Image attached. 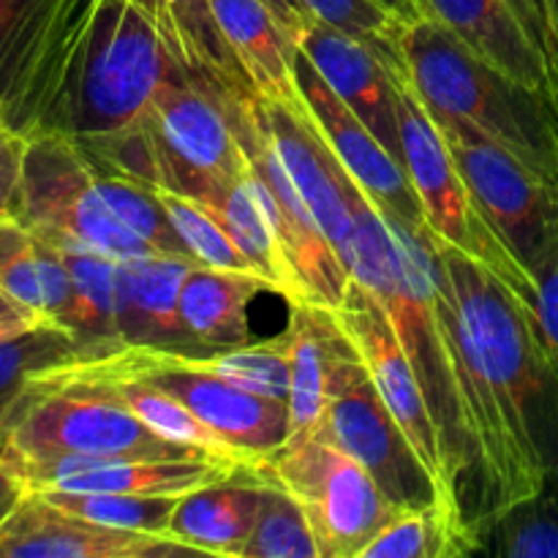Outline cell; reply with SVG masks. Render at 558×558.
Segmentation results:
<instances>
[{
	"label": "cell",
	"mask_w": 558,
	"mask_h": 558,
	"mask_svg": "<svg viewBox=\"0 0 558 558\" xmlns=\"http://www.w3.org/2000/svg\"><path fill=\"white\" fill-rule=\"evenodd\" d=\"M90 349L31 379L0 420V461L22 463L58 456L205 458L169 445L142 425L112 385V352Z\"/></svg>",
	"instance_id": "277c9868"
},
{
	"label": "cell",
	"mask_w": 558,
	"mask_h": 558,
	"mask_svg": "<svg viewBox=\"0 0 558 558\" xmlns=\"http://www.w3.org/2000/svg\"><path fill=\"white\" fill-rule=\"evenodd\" d=\"M256 96L303 112L294 33L262 0H207Z\"/></svg>",
	"instance_id": "44dd1931"
},
{
	"label": "cell",
	"mask_w": 558,
	"mask_h": 558,
	"mask_svg": "<svg viewBox=\"0 0 558 558\" xmlns=\"http://www.w3.org/2000/svg\"><path fill=\"white\" fill-rule=\"evenodd\" d=\"M60 510L109 529L163 534L183 496H129V494H63V490H36Z\"/></svg>",
	"instance_id": "836d02e7"
},
{
	"label": "cell",
	"mask_w": 558,
	"mask_h": 558,
	"mask_svg": "<svg viewBox=\"0 0 558 558\" xmlns=\"http://www.w3.org/2000/svg\"><path fill=\"white\" fill-rule=\"evenodd\" d=\"M22 494H25V485H22L20 480H16V474L0 461V523H3V518L14 510L16 501L22 499Z\"/></svg>",
	"instance_id": "7bdbcfd3"
},
{
	"label": "cell",
	"mask_w": 558,
	"mask_h": 558,
	"mask_svg": "<svg viewBox=\"0 0 558 558\" xmlns=\"http://www.w3.org/2000/svg\"><path fill=\"white\" fill-rule=\"evenodd\" d=\"M196 550L163 534L109 529L60 510L36 490L0 523V558H180Z\"/></svg>",
	"instance_id": "2e32d148"
},
{
	"label": "cell",
	"mask_w": 558,
	"mask_h": 558,
	"mask_svg": "<svg viewBox=\"0 0 558 558\" xmlns=\"http://www.w3.org/2000/svg\"><path fill=\"white\" fill-rule=\"evenodd\" d=\"M38 0H0V107L5 101Z\"/></svg>",
	"instance_id": "74e56055"
},
{
	"label": "cell",
	"mask_w": 558,
	"mask_h": 558,
	"mask_svg": "<svg viewBox=\"0 0 558 558\" xmlns=\"http://www.w3.org/2000/svg\"><path fill=\"white\" fill-rule=\"evenodd\" d=\"M98 169L216 202L248 172V158L216 90L174 71L129 134L85 153Z\"/></svg>",
	"instance_id": "5b68a950"
},
{
	"label": "cell",
	"mask_w": 558,
	"mask_h": 558,
	"mask_svg": "<svg viewBox=\"0 0 558 558\" xmlns=\"http://www.w3.org/2000/svg\"><path fill=\"white\" fill-rule=\"evenodd\" d=\"M109 347V343H104ZM98 347H85L74 338L69 327L60 322H41L33 330L20 332L14 338L0 341V420L11 409V403L22 396L31 379L52 365L74 360L80 354Z\"/></svg>",
	"instance_id": "1f68e13d"
},
{
	"label": "cell",
	"mask_w": 558,
	"mask_h": 558,
	"mask_svg": "<svg viewBox=\"0 0 558 558\" xmlns=\"http://www.w3.org/2000/svg\"><path fill=\"white\" fill-rule=\"evenodd\" d=\"M401 54L425 107L466 120L558 194V112L543 93L490 65L430 14L407 20Z\"/></svg>",
	"instance_id": "3957f363"
},
{
	"label": "cell",
	"mask_w": 558,
	"mask_h": 558,
	"mask_svg": "<svg viewBox=\"0 0 558 558\" xmlns=\"http://www.w3.org/2000/svg\"><path fill=\"white\" fill-rule=\"evenodd\" d=\"M534 278V319L550 363L558 371V232L529 267Z\"/></svg>",
	"instance_id": "8d00e7d4"
},
{
	"label": "cell",
	"mask_w": 558,
	"mask_h": 558,
	"mask_svg": "<svg viewBox=\"0 0 558 558\" xmlns=\"http://www.w3.org/2000/svg\"><path fill=\"white\" fill-rule=\"evenodd\" d=\"M298 47L347 107L374 131L376 140L401 161L398 87L385 60L365 41L314 14L298 33Z\"/></svg>",
	"instance_id": "e0dca14e"
},
{
	"label": "cell",
	"mask_w": 558,
	"mask_h": 558,
	"mask_svg": "<svg viewBox=\"0 0 558 558\" xmlns=\"http://www.w3.org/2000/svg\"><path fill=\"white\" fill-rule=\"evenodd\" d=\"M150 189L158 196V202H161L163 216L172 223L174 234H178L180 243L185 245V251H189L196 265L216 267V270L256 272L251 262L243 256V251L238 248L232 234L227 232L221 218L205 202L194 199L189 194H180V191L163 189V185H150Z\"/></svg>",
	"instance_id": "d6a6232c"
},
{
	"label": "cell",
	"mask_w": 558,
	"mask_h": 558,
	"mask_svg": "<svg viewBox=\"0 0 558 558\" xmlns=\"http://www.w3.org/2000/svg\"><path fill=\"white\" fill-rule=\"evenodd\" d=\"M483 554L477 532L458 526L441 507H403L365 543L357 558H456Z\"/></svg>",
	"instance_id": "f1b7e54d"
},
{
	"label": "cell",
	"mask_w": 558,
	"mask_h": 558,
	"mask_svg": "<svg viewBox=\"0 0 558 558\" xmlns=\"http://www.w3.org/2000/svg\"><path fill=\"white\" fill-rule=\"evenodd\" d=\"M27 140L16 134L3 118H0V221L14 218L16 194H20L22 163H25Z\"/></svg>",
	"instance_id": "f35d334b"
},
{
	"label": "cell",
	"mask_w": 558,
	"mask_h": 558,
	"mask_svg": "<svg viewBox=\"0 0 558 558\" xmlns=\"http://www.w3.org/2000/svg\"><path fill=\"white\" fill-rule=\"evenodd\" d=\"M319 434L349 452L376 480L381 494L398 510L428 505L441 507L434 477L420 461L387 403L381 401L357 352L343 357L332 371L330 401Z\"/></svg>",
	"instance_id": "9c48e42d"
},
{
	"label": "cell",
	"mask_w": 558,
	"mask_h": 558,
	"mask_svg": "<svg viewBox=\"0 0 558 558\" xmlns=\"http://www.w3.org/2000/svg\"><path fill=\"white\" fill-rule=\"evenodd\" d=\"M545 5H548L550 22H554V27H556V36H558V0H545Z\"/></svg>",
	"instance_id": "f6af8a7d"
},
{
	"label": "cell",
	"mask_w": 558,
	"mask_h": 558,
	"mask_svg": "<svg viewBox=\"0 0 558 558\" xmlns=\"http://www.w3.org/2000/svg\"><path fill=\"white\" fill-rule=\"evenodd\" d=\"M420 14L456 33L472 52L521 85L543 93L558 112V76L507 0H417Z\"/></svg>",
	"instance_id": "d6986e66"
},
{
	"label": "cell",
	"mask_w": 558,
	"mask_h": 558,
	"mask_svg": "<svg viewBox=\"0 0 558 558\" xmlns=\"http://www.w3.org/2000/svg\"><path fill=\"white\" fill-rule=\"evenodd\" d=\"M218 98H221L223 109H227L229 120L238 131L248 167L267 185L272 221H276L283 254H287L289 267H292L294 281H298L300 300L325 305V308H338L352 276L332 251L330 240L319 229L314 213L308 210L305 199L300 196L298 185L289 178L270 134H267L259 114H256L254 93H238V96H221L218 93Z\"/></svg>",
	"instance_id": "7c38bea8"
},
{
	"label": "cell",
	"mask_w": 558,
	"mask_h": 558,
	"mask_svg": "<svg viewBox=\"0 0 558 558\" xmlns=\"http://www.w3.org/2000/svg\"><path fill=\"white\" fill-rule=\"evenodd\" d=\"M398 87V125H401V163L423 210L425 227L439 243L494 272L510 292L532 308L534 278L490 223L430 118L428 107L407 74V63L387 65Z\"/></svg>",
	"instance_id": "8992f818"
},
{
	"label": "cell",
	"mask_w": 558,
	"mask_h": 558,
	"mask_svg": "<svg viewBox=\"0 0 558 558\" xmlns=\"http://www.w3.org/2000/svg\"><path fill=\"white\" fill-rule=\"evenodd\" d=\"M0 289L52 322L63 319L71 303L63 256L16 218L0 221Z\"/></svg>",
	"instance_id": "4316f807"
},
{
	"label": "cell",
	"mask_w": 558,
	"mask_h": 558,
	"mask_svg": "<svg viewBox=\"0 0 558 558\" xmlns=\"http://www.w3.org/2000/svg\"><path fill=\"white\" fill-rule=\"evenodd\" d=\"M262 501L265 480L243 466L232 477L183 496L172 512L167 537L189 545L196 554L243 558Z\"/></svg>",
	"instance_id": "603a6c76"
},
{
	"label": "cell",
	"mask_w": 558,
	"mask_h": 558,
	"mask_svg": "<svg viewBox=\"0 0 558 558\" xmlns=\"http://www.w3.org/2000/svg\"><path fill=\"white\" fill-rule=\"evenodd\" d=\"M289 354H292V390H289V439L300 441L319 434L330 401L332 371L357 349L338 325L332 308L314 303L289 305Z\"/></svg>",
	"instance_id": "7402d4cb"
},
{
	"label": "cell",
	"mask_w": 558,
	"mask_h": 558,
	"mask_svg": "<svg viewBox=\"0 0 558 558\" xmlns=\"http://www.w3.org/2000/svg\"><path fill=\"white\" fill-rule=\"evenodd\" d=\"M58 251V248H54ZM69 267L71 303L60 325L85 347L123 343L118 330L120 262L80 251H58Z\"/></svg>",
	"instance_id": "83f0119b"
},
{
	"label": "cell",
	"mask_w": 558,
	"mask_h": 558,
	"mask_svg": "<svg viewBox=\"0 0 558 558\" xmlns=\"http://www.w3.org/2000/svg\"><path fill=\"white\" fill-rule=\"evenodd\" d=\"M414 5H417V0H414ZM417 11H420V5H417Z\"/></svg>",
	"instance_id": "bcb514c9"
},
{
	"label": "cell",
	"mask_w": 558,
	"mask_h": 558,
	"mask_svg": "<svg viewBox=\"0 0 558 558\" xmlns=\"http://www.w3.org/2000/svg\"><path fill=\"white\" fill-rule=\"evenodd\" d=\"M332 314H336L338 325L347 332L352 347L357 349L360 360H363V365L368 368L381 401L387 403V409H390V414L396 417V423L401 425L407 439L412 441L420 461L425 463L428 474L434 477L436 490H439L441 510H445L452 521L461 523V526L474 529L466 507H463V501L458 499L450 480H447L445 463H441L439 434H436V425L434 417H430L428 401H425L423 385H420L417 374H414L412 363H409L407 352H403L401 341H398L385 308L376 303V298L368 289L360 287L352 278L341 305L332 308ZM474 532H477V529H474Z\"/></svg>",
	"instance_id": "30bf717a"
},
{
	"label": "cell",
	"mask_w": 558,
	"mask_h": 558,
	"mask_svg": "<svg viewBox=\"0 0 558 558\" xmlns=\"http://www.w3.org/2000/svg\"><path fill=\"white\" fill-rule=\"evenodd\" d=\"M298 87L316 134L325 140L354 185L374 202L376 210L412 229H428L401 161L376 140L374 131L347 107L303 52L298 58Z\"/></svg>",
	"instance_id": "4fadbf2b"
},
{
	"label": "cell",
	"mask_w": 558,
	"mask_h": 558,
	"mask_svg": "<svg viewBox=\"0 0 558 558\" xmlns=\"http://www.w3.org/2000/svg\"><path fill=\"white\" fill-rule=\"evenodd\" d=\"M483 550L501 558H558V469L545 472L537 494L485 523Z\"/></svg>",
	"instance_id": "4dcf8cb0"
},
{
	"label": "cell",
	"mask_w": 558,
	"mask_h": 558,
	"mask_svg": "<svg viewBox=\"0 0 558 558\" xmlns=\"http://www.w3.org/2000/svg\"><path fill=\"white\" fill-rule=\"evenodd\" d=\"M180 69L136 0H38L0 118L93 153L129 134Z\"/></svg>",
	"instance_id": "7a4b0ae2"
},
{
	"label": "cell",
	"mask_w": 558,
	"mask_h": 558,
	"mask_svg": "<svg viewBox=\"0 0 558 558\" xmlns=\"http://www.w3.org/2000/svg\"><path fill=\"white\" fill-rule=\"evenodd\" d=\"M254 109L262 125L270 134L289 178L298 185L300 196L305 199L308 210L314 213L316 223L330 240L332 251L352 276L354 256V180L347 169L338 163L330 147L325 145L316 129L311 125L308 114L289 109L278 101L254 93Z\"/></svg>",
	"instance_id": "9a60e30c"
},
{
	"label": "cell",
	"mask_w": 558,
	"mask_h": 558,
	"mask_svg": "<svg viewBox=\"0 0 558 558\" xmlns=\"http://www.w3.org/2000/svg\"><path fill=\"white\" fill-rule=\"evenodd\" d=\"M178 368L199 371L216 376L229 385L248 390L254 396L276 398L289 403L292 390V354H289V336L270 338V341H251L243 347L216 349L207 354H178Z\"/></svg>",
	"instance_id": "f546056e"
},
{
	"label": "cell",
	"mask_w": 558,
	"mask_h": 558,
	"mask_svg": "<svg viewBox=\"0 0 558 558\" xmlns=\"http://www.w3.org/2000/svg\"><path fill=\"white\" fill-rule=\"evenodd\" d=\"M180 354V352H178ZM158 387L178 396L202 423L232 441L254 463L265 461L281 450L289 439V403L276 398L254 396L248 390L199 374L178 368V357L161 374L147 376Z\"/></svg>",
	"instance_id": "ac0fdd59"
},
{
	"label": "cell",
	"mask_w": 558,
	"mask_h": 558,
	"mask_svg": "<svg viewBox=\"0 0 558 558\" xmlns=\"http://www.w3.org/2000/svg\"><path fill=\"white\" fill-rule=\"evenodd\" d=\"M381 5H387L390 11H396L398 16H403V20H412V16H417V5H414V0H379Z\"/></svg>",
	"instance_id": "ee69618b"
},
{
	"label": "cell",
	"mask_w": 558,
	"mask_h": 558,
	"mask_svg": "<svg viewBox=\"0 0 558 558\" xmlns=\"http://www.w3.org/2000/svg\"><path fill=\"white\" fill-rule=\"evenodd\" d=\"M270 283L251 270H216L194 265L180 292V316L205 352L251 343L248 305Z\"/></svg>",
	"instance_id": "d4e9b609"
},
{
	"label": "cell",
	"mask_w": 558,
	"mask_h": 558,
	"mask_svg": "<svg viewBox=\"0 0 558 558\" xmlns=\"http://www.w3.org/2000/svg\"><path fill=\"white\" fill-rule=\"evenodd\" d=\"M213 213L223 221L227 232L243 251L256 272L272 287V292L281 294L289 305L303 303L300 300L298 281L283 254L281 238H278L276 221L270 213V194L262 183L259 174L248 167L243 178L234 180L216 202H210Z\"/></svg>",
	"instance_id": "484cf974"
},
{
	"label": "cell",
	"mask_w": 558,
	"mask_h": 558,
	"mask_svg": "<svg viewBox=\"0 0 558 558\" xmlns=\"http://www.w3.org/2000/svg\"><path fill=\"white\" fill-rule=\"evenodd\" d=\"M14 218L58 251L114 262L161 256L118 221L98 191V169L82 147L54 134L31 136Z\"/></svg>",
	"instance_id": "52a82bcc"
},
{
	"label": "cell",
	"mask_w": 558,
	"mask_h": 558,
	"mask_svg": "<svg viewBox=\"0 0 558 558\" xmlns=\"http://www.w3.org/2000/svg\"><path fill=\"white\" fill-rule=\"evenodd\" d=\"M136 3L150 16L172 58L196 82L221 96L254 93L238 58L223 41L221 27L207 0H136Z\"/></svg>",
	"instance_id": "cb8c5ba5"
},
{
	"label": "cell",
	"mask_w": 558,
	"mask_h": 558,
	"mask_svg": "<svg viewBox=\"0 0 558 558\" xmlns=\"http://www.w3.org/2000/svg\"><path fill=\"white\" fill-rule=\"evenodd\" d=\"M5 466L27 490L129 496H189L238 472L213 458L150 456H58Z\"/></svg>",
	"instance_id": "5bb4252c"
},
{
	"label": "cell",
	"mask_w": 558,
	"mask_h": 558,
	"mask_svg": "<svg viewBox=\"0 0 558 558\" xmlns=\"http://www.w3.org/2000/svg\"><path fill=\"white\" fill-rule=\"evenodd\" d=\"M428 112L485 216L515 251L518 259L532 267L539 251L558 232L556 191L466 120L434 109Z\"/></svg>",
	"instance_id": "8fae6325"
},
{
	"label": "cell",
	"mask_w": 558,
	"mask_h": 558,
	"mask_svg": "<svg viewBox=\"0 0 558 558\" xmlns=\"http://www.w3.org/2000/svg\"><path fill=\"white\" fill-rule=\"evenodd\" d=\"M512 5V11L518 14V20L523 22V27L529 31V36L534 38V44L539 47V52L545 54V60L550 63V69L558 76V36L556 27L550 22L548 5L545 0H507Z\"/></svg>",
	"instance_id": "ab89813d"
},
{
	"label": "cell",
	"mask_w": 558,
	"mask_h": 558,
	"mask_svg": "<svg viewBox=\"0 0 558 558\" xmlns=\"http://www.w3.org/2000/svg\"><path fill=\"white\" fill-rule=\"evenodd\" d=\"M41 322H47L41 314H36V311L22 305L20 300H14L11 294H5L0 289V341L20 336L25 330H33Z\"/></svg>",
	"instance_id": "60d3db41"
},
{
	"label": "cell",
	"mask_w": 558,
	"mask_h": 558,
	"mask_svg": "<svg viewBox=\"0 0 558 558\" xmlns=\"http://www.w3.org/2000/svg\"><path fill=\"white\" fill-rule=\"evenodd\" d=\"M305 9L338 31L368 44L387 65L401 63L403 16L381 5L379 0H303Z\"/></svg>",
	"instance_id": "d590c367"
},
{
	"label": "cell",
	"mask_w": 558,
	"mask_h": 558,
	"mask_svg": "<svg viewBox=\"0 0 558 558\" xmlns=\"http://www.w3.org/2000/svg\"><path fill=\"white\" fill-rule=\"evenodd\" d=\"M248 469L303 507L322 558H357L398 510L376 480L322 434L287 441Z\"/></svg>",
	"instance_id": "ba28073f"
},
{
	"label": "cell",
	"mask_w": 558,
	"mask_h": 558,
	"mask_svg": "<svg viewBox=\"0 0 558 558\" xmlns=\"http://www.w3.org/2000/svg\"><path fill=\"white\" fill-rule=\"evenodd\" d=\"M243 558H322L303 507L287 490L265 483V501Z\"/></svg>",
	"instance_id": "e575fe53"
},
{
	"label": "cell",
	"mask_w": 558,
	"mask_h": 558,
	"mask_svg": "<svg viewBox=\"0 0 558 558\" xmlns=\"http://www.w3.org/2000/svg\"><path fill=\"white\" fill-rule=\"evenodd\" d=\"M196 262L174 256H140L120 262V341L169 352L207 354L189 336L180 316V292Z\"/></svg>",
	"instance_id": "ffe728a7"
},
{
	"label": "cell",
	"mask_w": 558,
	"mask_h": 558,
	"mask_svg": "<svg viewBox=\"0 0 558 558\" xmlns=\"http://www.w3.org/2000/svg\"><path fill=\"white\" fill-rule=\"evenodd\" d=\"M262 3L270 5L272 14H276L278 20H281L283 25L294 33V38H298V33L303 31V25L308 22V16H311V11L305 9L303 0H262Z\"/></svg>",
	"instance_id": "b9f144b4"
},
{
	"label": "cell",
	"mask_w": 558,
	"mask_h": 558,
	"mask_svg": "<svg viewBox=\"0 0 558 558\" xmlns=\"http://www.w3.org/2000/svg\"><path fill=\"white\" fill-rule=\"evenodd\" d=\"M436 245L456 300L483 537L490 518L537 494L545 472L558 469V371L534 311L480 262Z\"/></svg>",
	"instance_id": "6da1fadb"
}]
</instances>
